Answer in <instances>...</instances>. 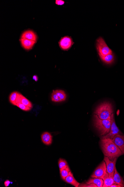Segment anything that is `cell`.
<instances>
[{
	"instance_id": "cell-12",
	"label": "cell",
	"mask_w": 124,
	"mask_h": 187,
	"mask_svg": "<svg viewBox=\"0 0 124 187\" xmlns=\"http://www.w3.org/2000/svg\"><path fill=\"white\" fill-rule=\"evenodd\" d=\"M42 141L45 145H50L52 144V137L51 134L48 132H45L41 135Z\"/></svg>"
},
{
	"instance_id": "cell-18",
	"label": "cell",
	"mask_w": 124,
	"mask_h": 187,
	"mask_svg": "<svg viewBox=\"0 0 124 187\" xmlns=\"http://www.w3.org/2000/svg\"><path fill=\"white\" fill-rule=\"evenodd\" d=\"M19 94V93L15 91L12 92L10 94L9 97V100L11 104L16 106Z\"/></svg>"
},
{
	"instance_id": "cell-21",
	"label": "cell",
	"mask_w": 124,
	"mask_h": 187,
	"mask_svg": "<svg viewBox=\"0 0 124 187\" xmlns=\"http://www.w3.org/2000/svg\"><path fill=\"white\" fill-rule=\"evenodd\" d=\"M71 171L70 168L68 166H67L66 167H65L63 169H62L60 171V175L61 179L63 180H65V178L68 175L69 172Z\"/></svg>"
},
{
	"instance_id": "cell-8",
	"label": "cell",
	"mask_w": 124,
	"mask_h": 187,
	"mask_svg": "<svg viewBox=\"0 0 124 187\" xmlns=\"http://www.w3.org/2000/svg\"><path fill=\"white\" fill-rule=\"evenodd\" d=\"M74 43L72 38L66 36L61 38L59 42V46L62 50H67L70 49Z\"/></svg>"
},
{
	"instance_id": "cell-14",
	"label": "cell",
	"mask_w": 124,
	"mask_h": 187,
	"mask_svg": "<svg viewBox=\"0 0 124 187\" xmlns=\"http://www.w3.org/2000/svg\"><path fill=\"white\" fill-rule=\"evenodd\" d=\"M113 178L116 184L120 185L122 187H124V181L123 178L121 177L117 171L116 167L115 168Z\"/></svg>"
},
{
	"instance_id": "cell-7",
	"label": "cell",
	"mask_w": 124,
	"mask_h": 187,
	"mask_svg": "<svg viewBox=\"0 0 124 187\" xmlns=\"http://www.w3.org/2000/svg\"><path fill=\"white\" fill-rule=\"evenodd\" d=\"M118 158H115L114 160H111L108 157L105 156L104 161L106 164L107 171L109 175L113 177L114 173L115 168L116 167V164Z\"/></svg>"
},
{
	"instance_id": "cell-20",
	"label": "cell",
	"mask_w": 124,
	"mask_h": 187,
	"mask_svg": "<svg viewBox=\"0 0 124 187\" xmlns=\"http://www.w3.org/2000/svg\"><path fill=\"white\" fill-rule=\"evenodd\" d=\"M55 91L59 98L60 102L65 101L66 100L67 95L64 91L61 90H55Z\"/></svg>"
},
{
	"instance_id": "cell-9",
	"label": "cell",
	"mask_w": 124,
	"mask_h": 187,
	"mask_svg": "<svg viewBox=\"0 0 124 187\" xmlns=\"http://www.w3.org/2000/svg\"><path fill=\"white\" fill-rule=\"evenodd\" d=\"M112 141L124 154V136L117 135L113 138Z\"/></svg>"
},
{
	"instance_id": "cell-2",
	"label": "cell",
	"mask_w": 124,
	"mask_h": 187,
	"mask_svg": "<svg viewBox=\"0 0 124 187\" xmlns=\"http://www.w3.org/2000/svg\"><path fill=\"white\" fill-rule=\"evenodd\" d=\"M113 113L112 103L109 102L102 103L97 108L94 114L102 120L111 119Z\"/></svg>"
},
{
	"instance_id": "cell-6",
	"label": "cell",
	"mask_w": 124,
	"mask_h": 187,
	"mask_svg": "<svg viewBox=\"0 0 124 187\" xmlns=\"http://www.w3.org/2000/svg\"><path fill=\"white\" fill-rule=\"evenodd\" d=\"M108 174L107 171L106 164L105 161H103L94 170L92 175L91 176V177L103 179Z\"/></svg>"
},
{
	"instance_id": "cell-17",
	"label": "cell",
	"mask_w": 124,
	"mask_h": 187,
	"mask_svg": "<svg viewBox=\"0 0 124 187\" xmlns=\"http://www.w3.org/2000/svg\"><path fill=\"white\" fill-rule=\"evenodd\" d=\"M101 60L104 63L107 64H110L112 63L114 60V57L113 52L108 55L100 57Z\"/></svg>"
},
{
	"instance_id": "cell-26",
	"label": "cell",
	"mask_w": 124,
	"mask_h": 187,
	"mask_svg": "<svg viewBox=\"0 0 124 187\" xmlns=\"http://www.w3.org/2000/svg\"><path fill=\"white\" fill-rule=\"evenodd\" d=\"M11 183L10 181L8 180H7L6 181H5L4 182V185L5 187H8L10 185V183Z\"/></svg>"
},
{
	"instance_id": "cell-25",
	"label": "cell",
	"mask_w": 124,
	"mask_h": 187,
	"mask_svg": "<svg viewBox=\"0 0 124 187\" xmlns=\"http://www.w3.org/2000/svg\"><path fill=\"white\" fill-rule=\"evenodd\" d=\"M56 5H62L64 4V1L62 0H56Z\"/></svg>"
},
{
	"instance_id": "cell-4",
	"label": "cell",
	"mask_w": 124,
	"mask_h": 187,
	"mask_svg": "<svg viewBox=\"0 0 124 187\" xmlns=\"http://www.w3.org/2000/svg\"><path fill=\"white\" fill-rule=\"evenodd\" d=\"M97 50L100 57H103L112 53V50L109 48L105 40L101 37H100L96 40Z\"/></svg>"
},
{
	"instance_id": "cell-13",
	"label": "cell",
	"mask_w": 124,
	"mask_h": 187,
	"mask_svg": "<svg viewBox=\"0 0 124 187\" xmlns=\"http://www.w3.org/2000/svg\"><path fill=\"white\" fill-rule=\"evenodd\" d=\"M64 181L65 182L73 185L75 187H79L80 183L76 180L74 177L72 172L70 171L68 175L65 178Z\"/></svg>"
},
{
	"instance_id": "cell-22",
	"label": "cell",
	"mask_w": 124,
	"mask_h": 187,
	"mask_svg": "<svg viewBox=\"0 0 124 187\" xmlns=\"http://www.w3.org/2000/svg\"><path fill=\"white\" fill-rule=\"evenodd\" d=\"M58 166L60 169V171L66 167L68 166V163L65 159H60L58 161Z\"/></svg>"
},
{
	"instance_id": "cell-16",
	"label": "cell",
	"mask_w": 124,
	"mask_h": 187,
	"mask_svg": "<svg viewBox=\"0 0 124 187\" xmlns=\"http://www.w3.org/2000/svg\"><path fill=\"white\" fill-rule=\"evenodd\" d=\"M103 179V187H110L112 185L115 184L113 177L110 176L109 174L105 176Z\"/></svg>"
},
{
	"instance_id": "cell-28",
	"label": "cell",
	"mask_w": 124,
	"mask_h": 187,
	"mask_svg": "<svg viewBox=\"0 0 124 187\" xmlns=\"http://www.w3.org/2000/svg\"><path fill=\"white\" fill-rule=\"evenodd\" d=\"M110 187H122V186L115 183V184L112 185Z\"/></svg>"
},
{
	"instance_id": "cell-10",
	"label": "cell",
	"mask_w": 124,
	"mask_h": 187,
	"mask_svg": "<svg viewBox=\"0 0 124 187\" xmlns=\"http://www.w3.org/2000/svg\"><path fill=\"white\" fill-rule=\"evenodd\" d=\"M20 41L22 46L27 50H31L36 43L35 41L25 39V38H21L20 39Z\"/></svg>"
},
{
	"instance_id": "cell-19",
	"label": "cell",
	"mask_w": 124,
	"mask_h": 187,
	"mask_svg": "<svg viewBox=\"0 0 124 187\" xmlns=\"http://www.w3.org/2000/svg\"><path fill=\"white\" fill-rule=\"evenodd\" d=\"M19 102L23 103V104L28 107L31 108H32V105L31 102L28 99H27L24 96L22 95L21 94L20 95L19 99Z\"/></svg>"
},
{
	"instance_id": "cell-11",
	"label": "cell",
	"mask_w": 124,
	"mask_h": 187,
	"mask_svg": "<svg viewBox=\"0 0 124 187\" xmlns=\"http://www.w3.org/2000/svg\"><path fill=\"white\" fill-rule=\"evenodd\" d=\"M21 38H25L28 40L36 41L37 39V36L33 31L28 30L23 32L21 36Z\"/></svg>"
},
{
	"instance_id": "cell-5",
	"label": "cell",
	"mask_w": 124,
	"mask_h": 187,
	"mask_svg": "<svg viewBox=\"0 0 124 187\" xmlns=\"http://www.w3.org/2000/svg\"><path fill=\"white\" fill-rule=\"evenodd\" d=\"M111 126L110 132L107 135L101 136V139L109 138L112 139L115 136L118 135H122V132L120 131L116 124L114 119V114L113 113L111 116Z\"/></svg>"
},
{
	"instance_id": "cell-27",
	"label": "cell",
	"mask_w": 124,
	"mask_h": 187,
	"mask_svg": "<svg viewBox=\"0 0 124 187\" xmlns=\"http://www.w3.org/2000/svg\"><path fill=\"white\" fill-rule=\"evenodd\" d=\"M33 79L35 81H37L38 80V77L36 75H34L33 77Z\"/></svg>"
},
{
	"instance_id": "cell-15",
	"label": "cell",
	"mask_w": 124,
	"mask_h": 187,
	"mask_svg": "<svg viewBox=\"0 0 124 187\" xmlns=\"http://www.w3.org/2000/svg\"><path fill=\"white\" fill-rule=\"evenodd\" d=\"M93 184L96 185L97 187H103V179L97 178H91L86 182L87 184Z\"/></svg>"
},
{
	"instance_id": "cell-1",
	"label": "cell",
	"mask_w": 124,
	"mask_h": 187,
	"mask_svg": "<svg viewBox=\"0 0 124 187\" xmlns=\"http://www.w3.org/2000/svg\"><path fill=\"white\" fill-rule=\"evenodd\" d=\"M100 145L104 155L111 160H114L115 158L119 157L123 154L112 139H101Z\"/></svg>"
},
{
	"instance_id": "cell-3",
	"label": "cell",
	"mask_w": 124,
	"mask_h": 187,
	"mask_svg": "<svg viewBox=\"0 0 124 187\" xmlns=\"http://www.w3.org/2000/svg\"><path fill=\"white\" fill-rule=\"evenodd\" d=\"M94 123L95 127L99 131L100 136L106 135L110 132L111 126V119H101L94 114Z\"/></svg>"
},
{
	"instance_id": "cell-23",
	"label": "cell",
	"mask_w": 124,
	"mask_h": 187,
	"mask_svg": "<svg viewBox=\"0 0 124 187\" xmlns=\"http://www.w3.org/2000/svg\"><path fill=\"white\" fill-rule=\"evenodd\" d=\"M16 106L21 109V110L24 111H28L31 109V108L28 107L23 104V103L20 102L17 103Z\"/></svg>"
},
{
	"instance_id": "cell-24",
	"label": "cell",
	"mask_w": 124,
	"mask_h": 187,
	"mask_svg": "<svg viewBox=\"0 0 124 187\" xmlns=\"http://www.w3.org/2000/svg\"><path fill=\"white\" fill-rule=\"evenodd\" d=\"M52 100L54 102H60V99L59 98L56 94L55 90L53 91L52 93Z\"/></svg>"
}]
</instances>
